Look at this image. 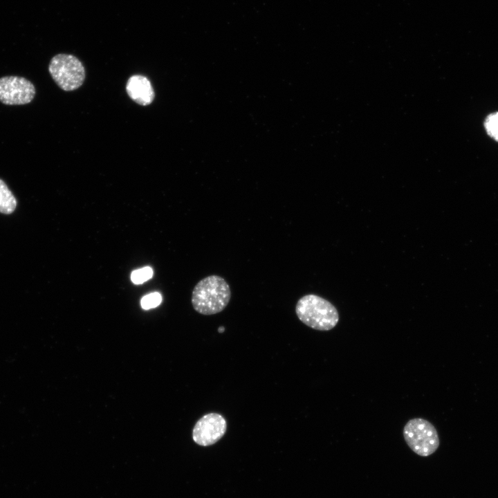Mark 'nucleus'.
I'll return each instance as SVG.
<instances>
[{
  "label": "nucleus",
  "mask_w": 498,
  "mask_h": 498,
  "mask_svg": "<svg viewBox=\"0 0 498 498\" xmlns=\"http://www.w3.org/2000/svg\"><path fill=\"white\" fill-rule=\"evenodd\" d=\"M126 91L131 100L142 106L149 105L155 97L150 81L142 75L131 76L127 80Z\"/></svg>",
  "instance_id": "obj_7"
},
{
  "label": "nucleus",
  "mask_w": 498,
  "mask_h": 498,
  "mask_svg": "<svg viewBox=\"0 0 498 498\" xmlns=\"http://www.w3.org/2000/svg\"><path fill=\"white\" fill-rule=\"evenodd\" d=\"M226 430L227 423L222 415L209 413L196 423L192 430V439L199 445L209 446L219 441Z\"/></svg>",
  "instance_id": "obj_6"
},
{
  "label": "nucleus",
  "mask_w": 498,
  "mask_h": 498,
  "mask_svg": "<svg viewBox=\"0 0 498 498\" xmlns=\"http://www.w3.org/2000/svg\"><path fill=\"white\" fill-rule=\"evenodd\" d=\"M153 275V270L150 267H145L132 272L131 275V281L136 284H142L149 279Z\"/></svg>",
  "instance_id": "obj_10"
},
{
  "label": "nucleus",
  "mask_w": 498,
  "mask_h": 498,
  "mask_svg": "<svg viewBox=\"0 0 498 498\" xmlns=\"http://www.w3.org/2000/svg\"><path fill=\"white\" fill-rule=\"evenodd\" d=\"M295 313L302 323L317 331L331 330L339 322V313L335 306L314 294H308L299 299Z\"/></svg>",
  "instance_id": "obj_2"
},
{
  "label": "nucleus",
  "mask_w": 498,
  "mask_h": 498,
  "mask_svg": "<svg viewBox=\"0 0 498 498\" xmlns=\"http://www.w3.org/2000/svg\"><path fill=\"white\" fill-rule=\"evenodd\" d=\"M223 331H224V328H223V326H221V327H220V328L219 329V333H222V332H223Z\"/></svg>",
  "instance_id": "obj_12"
},
{
  "label": "nucleus",
  "mask_w": 498,
  "mask_h": 498,
  "mask_svg": "<svg viewBox=\"0 0 498 498\" xmlns=\"http://www.w3.org/2000/svg\"><path fill=\"white\" fill-rule=\"evenodd\" d=\"M162 301L161 295L158 293H152L144 296L140 302L143 309L147 310L156 307Z\"/></svg>",
  "instance_id": "obj_11"
},
{
  "label": "nucleus",
  "mask_w": 498,
  "mask_h": 498,
  "mask_svg": "<svg viewBox=\"0 0 498 498\" xmlns=\"http://www.w3.org/2000/svg\"><path fill=\"white\" fill-rule=\"evenodd\" d=\"M230 298V288L225 279L212 275L203 278L195 285L191 302L196 312L210 315L224 310Z\"/></svg>",
  "instance_id": "obj_1"
},
{
  "label": "nucleus",
  "mask_w": 498,
  "mask_h": 498,
  "mask_svg": "<svg viewBox=\"0 0 498 498\" xmlns=\"http://www.w3.org/2000/svg\"><path fill=\"white\" fill-rule=\"evenodd\" d=\"M483 127L487 135L498 142V111L486 116L483 120Z\"/></svg>",
  "instance_id": "obj_9"
},
{
  "label": "nucleus",
  "mask_w": 498,
  "mask_h": 498,
  "mask_svg": "<svg viewBox=\"0 0 498 498\" xmlns=\"http://www.w3.org/2000/svg\"><path fill=\"white\" fill-rule=\"evenodd\" d=\"M35 95L33 84L18 76L0 78V101L6 104L18 105L30 103Z\"/></svg>",
  "instance_id": "obj_5"
},
{
  "label": "nucleus",
  "mask_w": 498,
  "mask_h": 498,
  "mask_svg": "<svg viewBox=\"0 0 498 498\" xmlns=\"http://www.w3.org/2000/svg\"><path fill=\"white\" fill-rule=\"evenodd\" d=\"M17 201L5 182L0 179V212L6 214L14 212Z\"/></svg>",
  "instance_id": "obj_8"
},
{
  "label": "nucleus",
  "mask_w": 498,
  "mask_h": 498,
  "mask_svg": "<svg viewBox=\"0 0 498 498\" xmlns=\"http://www.w3.org/2000/svg\"><path fill=\"white\" fill-rule=\"evenodd\" d=\"M49 73L57 86L64 91H71L80 88L85 79V69L75 56L57 54L50 62Z\"/></svg>",
  "instance_id": "obj_4"
},
{
  "label": "nucleus",
  "mask_w": 498,
  "mask_h": 498,
  "mask_svg": "<svg viewBox=\"0 0 498 498\" xmlns=\"http://www.w3.org/2000/svg\"><path fill=\"white\" fill-rule=\"evenodd\" d=\"M403 437L409 448L416 454L428 456L439 446V438L435 427L428 421L415 418L403 427Z\"/></svg>",
  "instance_id": "obj_3"
}]
</instances>
